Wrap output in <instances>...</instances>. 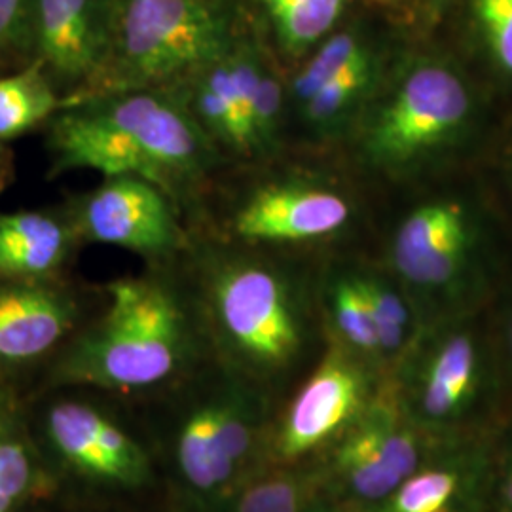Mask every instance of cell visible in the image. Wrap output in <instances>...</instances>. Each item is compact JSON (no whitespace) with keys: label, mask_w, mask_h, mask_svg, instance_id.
<instances>
[{"label":"cell","mask_w":512,"mask_h":512,"mask_svg":"<svg viewBox=\"0 0 512 512\" xmlns=\"http://www.w3.org/2000/svg\"><path fill=\"white\" fill-rule=\"evenodd\" d=\"M74 304L67 294L42 285L0 289V361L37 359L73 327Z\"/></svg>","instance_id":"5bb4252c"},{"label":"cell","mask_w":512,"mask_h":512,"mask_svg":"<svg viewBox=\"0 0 512 512\" xmlns=\"http://www.w3.org/2000/svg\"><path fill=\"white\" fill-rule=\"evenodd\" d=\"M118 0H35V48L61 107L84 92L109 50Z\"/></svg>","instance_id":"9c48e42d"},{"label":"cell","mask_w":512,"mask_h":512,"mask_svg":"<svg viewBox=\"0 0 512 512\" xmlns=\"http://www.w3.org/2000/svg\"><path fill=\"white\" fill-rule=\"evenodd\" d=\"M171 200L147 179L109 177L76 205L74 230L95 243L143 255H165L175 251L183 239Z\"/></svg>","instance_id":"ba28073f"},{"label":"cell","mask_w":512,"mask_h":512,"mask_svg":"<svg viewBox=\"0 0 512 512\" xmlns=\"http://www.w3.org/2000/svg\"><path fill=\"white\" fill-rule=\"evenodd\" d=\"M283 112V84L274 71L264 65L253 109V154H266L274 147Z\"/></svg>","instance_id":"603a6c76"},{"label":"cell","mask_w":512,"mask_h":512,"mask_svg":"<svg viewBox=\"0 0 512 512\" xmlns=\"http://www.w3.org/2000/svg\"><path fill=\"white\" fill-rule=\"evenodd\" d=\"M238 512H310L300 486L285 476L255 484L241 497Z\"/></svg>","instance_id":"d4e9b609"},{"label":"cell","mask_w":512,"mask_h":512,"mask_svg":"<svg viewBox=\"0 0 512 512\" xmlns=\"http://www.w3.org/2000/svg\"><path fill=\"white\" fill-rule=\"evenodd\" d=\"M495 497H497V512H512V452L503 463L501 475L497 478Z\"/></svg>","instance_id":"f1b7e54d"},{"label":"cell","mask_w":512,"mask_h":512,"mask_svg":"<svg viewBox=\"0 0 512 512\" xmlns=\"http://www.w3.org/2000/svg\"><path fill=\"white\" fill-rule=\"evenodd\" d=\"M492 478L494 469L480 442L446 440L370 512H484Z\"/></svg>","instance_id":"8fae6325"},{"label":"cell","mask_w":512,"mask_h":512,"mask_svg":"<svg viewBox=\"0 0 512 512\" xmlns=\"http://www.w3.org/2000/svg\"><path fill=\"white\" fill-rule=\"evenodd\" d=\"M334 323L351 348L380 353L372 313L361 291L359 279H340L332 289Z\"/></svg>","instance_id":"44dd1931"},{"label":"cell","mask_w":512,"mask_h":512,"mask_svg":"<svg viewBox=\"0 0 512 512\" xmlns=\"http://www.w3.org/2000/svg\"><path fill=\"white\" fill-rule=\"evenodd\" d=\"M473 10L495 61L512 74V0H475Z\"/></svg>","instance_id":"cb8c5ba5"},{"label":"cell","mask_w":512,"mask_h":512,"mask_svg":"<svg viewBox=\"0 0 512 512\" xmlns=\"http://www.w3.org/2000/svg\"><path fill=\"white\" fill-rule=\"evenodd\" d=\"M511 349H512V327H511Z\"/></svg>","instance_id":"4dcf8cb0"},{"label":"cell","mask_w":512,"mask_h":512,"mask_svg":"<svg viewBox=\"0 0 512 512\" xmlns=\"http://www.w3.org/2000/svg\"><path fill=\"white\" fill-rule=\"evenodd\" d=\"M366 50L368 46L365 40L351 31L338 33L325 40L317 54L306 63V67L296 74L291 86L294 101L302 107L329 82L330 78L346 69L353 59H357Z\"/></svg>","instance_id":"ffe728a7"},{"label":"cell","mask_w":512,"mask_h":512,"mask_svg":"<svg viewBox=\"0 0 512 512\" xmlns=\"http://www.w3.org/2000/svg\"><path fill=\"white\" fill-rule=\"evenodd\" d=\"M35 46V0H0V52Z\"/></svg>","instance_id":"4316f807"},{"label":"cell","mask_w":512,"mask_h":512,"mask_svg":"<svg viewBox=\"0 0 512 512\" xmlns=\"http://www.w3.org/2000/svg\"><path fill=\"white\" fill-rule=\"evenodd\" d=\"M109 308L69 351V382L109 389L162 384L183 363L186 321L177 296L160 281L122 279L109 287Z\"/></svg>","instance_id":"3957f363"},{"label":"cell","mask_w":512,"mask_h":512,"mask_svg":"<svg viewBox=\"0 0 512 512\" xmlns=\"http://www.w3.org/2000/svg\"><path fill=\"white\" fill-rule=\"evenodd\" d=\"M209 308L222 344L245 365L277 370L302 346V325L287 281L272 266L226 256L209 275Z\"/></svg>","instance_id":"277c9868"},{"label":"cell","mask_w":512,"mask_h":512,"mask_svg":"<svg viewBox=\"0 0 512 512\" xmlns=\"http://www.w3.org/2000/svg\"><path fill=\"white\" fill-rule=\"evenodd\" d=\"M76 230L48 213L0 217V274L37 277L55 270L69 253Z\"/></svg>","instance_id":"9a60e30c"},{"label":"cell","mask_w":512,"mask_h":512,"mask_svg":"<svg viewBox=\"0 0 512 512\" xmlns=\"http://www.w3.org/2000/svg\"><path fill=\"white\" fill-rule=\"evenodd\" d=\"M439 444L406 416L391 387L374 395L338 439L332 471L351 499L372 509L414 475Z\"/></svg>","instance_id":"5b68a950"},{"label":"cell","mask_w":512,"mask_h":512,"mask_svg":"<svg viewBox=\"0 0 512 512\" xmlns=\"http://www.w3.org/2000/svg\"><path fill=\"white\" fill-rule=\"evenodd\" d=\"M61 97L40 63L0 78V139H12L35 128L55 110Z\"/></svg>","instance_id":"e0dca14e"},{"label":"cell","mask_w":512,"mask_h":512,"mask_svg":"<svg viewBox=\"0 0 512 512\" xmlns=\"http://www.w3.org/2000/svg\"><path fill=\"white\" fill-rule=\"evenodd\" d=\"M374 399L365 368L332 349L294 397L277 439L283 459H298L340 439Z\"/></svg>","instance_id":"30bf717a"},{"label":"cell","mask_w":512,"mask_h":512,"mask_svg":"<svg viewBox=\"0 0 512 512\" xmlns=\"http://www.w3.org/2000/svg\"><path fill=\"white\" fill-rule=\"evenodd\" d=\"M272 21L281 48L304 54L329 35L342 18L348 0H258Z\"/></svg>","instance_id":"2e32d148"},{"label":"cell","mask_w":512,"mask_h":512,"mask_svg":"<svg viewBox=\"0 0 512 512\" xmlns=\"http://www.w3.org/2000/svg\"><path fill=\"white\" fill-rule=\"evenodd\" d=\"M238 37V16L226 0H118L99 73L65 105L171 88L215 63Z\"/></svg>","instance_id":"7a4b0ae2"},{"label":"cell","mask_w":512,"mask_h":512,"mask_svg":"<svg viewBox=\"0 0 512 512\" xmlns=\"http://www.w3.org/2000/svg\"><path fill=\"white\" fill-rule=\"evenodd\" d=\"M469 247V222L458 203H431L404 220L393 247L397 272L416 287L439 289L458 277Z\"/></svg>","instance_id":"4fadbf2b"},{"label":"cell","mask_w":512,"mask_h":512,"mask_svg":"<svg viewBox=\"0 0 512 512\" xmlns=\"http://www.w3.org/2000/svg\"><path fill=\"white\" fill-rule=\"evenodd\" d=\"M374 2H380V4H391V2H395V0H374Z\"/></svg>","instance_id":"f546056e"},{"label":"cell","mask_w":512,"mask_h":512,"mask_svg":"<svg viewBox=\"0 0 512 512\" xmlns=\"http://www.w3.org/2000/svg\"><path fill=\"white\" fill-rule=\"evenodd\" d=\"M359 285L372 313L380 353H397L410 325V311L403 298L376 279H359Z\"/></svg>","instance_id":"7402d4cb"},{"label":"cell","mask_w":512,"mask_h":512,"mask_svg":"<svg viewBox=\"0 0 512 512\" xmlns=\"http://www.w3.org/2000/svg\"><path fill=\"white\" fill-rule=\"evenodd\" d=\"M349 215L348 200L325 186L268 184L243 200L230 226L249 243H294L327 238L348 224Z\"/></svg>","instance_id":"7c38bea8"},{"label":"cell","mask_w":512,"mask_h":512,"mask_svg":"<svg viewBox=\"0 0 512 512\" xmlns=\"http://www.w3.org/2000/svg\"><path fill=\"white\" fill-rule=\"evenodd\" d=\"M179 465L184 478L202 492L222 486L234 473L236 467L224 458L215 435L213 408L194 414L184 425L179 439Z\"/></svg>","instance_id":"ac0fdd59"},{"label":"cell","mask_w":512,"mask_h":512,"mask_svg":"<svg viewBox=\"0 0 512 512\" xmlns=\"http://www.w3.org/2000/svg\"><path fill=\"white\" fill-rule=\"evenodd\" d=\"M57 171L93 169L158 184L171 198L198 183L217 160L203 133L171 90H139L80 99L61 107L52 126Z\"/></svg>","instance_id":"6da1fadb"},{"label":"cell","mask_w":512,"mask_h":512,"mask_svg":"<svg viewBox=\"0 0 512 512\" xmlns=\"http://www.w3.org/2000/svg\"><path fill=\"white\" fill-rule=\"evenodd\" d=\"M213 421L220 450L224 458L236 467L249 454L251 429L238 412L230 408H213Z\"/></svg>","instance_id":"83f0119b"},{"label":"cell","mask_w":512,"mask_h":512,"mask_svg":"<svg viewBox=\"0 0 512 512\" xmlns=\"http://www.w3.org/2000/svg\"><path fill=\"white\" fill-rule=\"evenodd\" d=\"M469 110L458 74L439 63L418 65L366 131V154L380 165L408 164L452 139Z\"/></svg>","instance_id":"8992f818"},{"label":"cell","mask_w":512,"mask_h":512,"mask_svg":"<svg viewBox=\"0 0 512 512\" xmlns=\"http://www.w3.org/2000/svg\"><path fill=\"white\" fill-rule=\"evenodd\" d=\"M374 78L376 61L372 52L366 50L302 105L304 118L317 129L338 126L365 97Z\"/></svg>","instance_id":"d6986e66"},{"label":"cell","mask_w":512,"mask_h":512,"mask_svg":"<svg viewBox=\"0 0 512 512\" xmlns=\"http://www.w3.org/2000/svg\"><path fill=\"white\" fill-rule=\"evenodd\" d=\"M406 416L437 442L469 439L482 414L486 378L482 355L469 332H452L393 387Z\"/></svg>","instance_id":"52a82bcc"},{"label":"cell","mask_w":512,"mask_h":512,"mask_svg":"<svg viewBox=\"0 0 512 512\" xmlns=\"http://www.w3.org/2000/svg\"><path fill=\"white\" fill-rule=\"evenodd\" d=\"M31 484V461L25 448L0 437V512H8Z\"/></svg>","instance_id":"484cf974"}]
</instances>
